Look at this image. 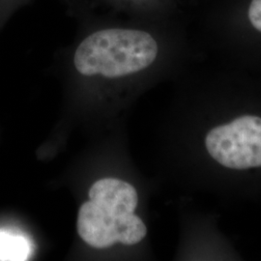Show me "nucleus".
<instances>
[{
	"label": "nucleus",
	"mask_w": 261,
	"mask_h": 261,
	"mask_svg": "<svg viewBox=\"0 0 261 261\" xmlns=\"http://www.w3.org/2000/svg\"><path fill=\"white\" fill-rule=\"evenodd\" d=\"M209 155L224 168L245 170L261 167V117L243 115L206 135Z\"/></svg>",
	"instance_id": "obj_1"
},
{
	"label": "nucleus",
	"mask_w": 261,
	"mask_h": 261,
	"mask_svg": "<svg viewBox=\"0 0 261 261\" xmlns=\"http://www.w3.org/2000/svg\"><path fill=\"white\" fill-rule=\"evenodd\" d=\"M76 225L81 238L96 249L110 248L116 243L136 245L147 233L146 225L135 212L115 214L91 200L81 206Z\"/></svg>",
	"instance_id": "obj_2"
},
{
	"label": "nucleus",
	"mask_w": 261,
	"mask_h": 261,
	"mask_svg": "<svg viewBox=\"0 0 261 261\" xmlns=\"http://www.w3.org/2000/svg\"><path fill=\"white\" fill-rule=\"evenodd\" d=\"M68 13L92 12L141 19L183 18L191 0H63Z\"/></svg>",
	"instance_id": "obj_3"
},
{
	"label": "nucleus",
	"mask_w": 261,
	"mask_h": 261,
	"mask_svg": "<svg viewBox=\"0 0 261 261\" xmlns=\"http://www.w3.org/2000/svg\"><path fill=\"white\" fill-rule=\"evenodd\" d=\"M89 199L115 214L134 213L139 202L136 188L115 178H106L95 182L89 190Z\"/></svg>",
	"instance_id": "obj_4"
},
{
	"label": "nucleus",
	"mask_w": 261,
	"mask_h": 261,
	"mask_svg": "<svg viewBox=\"0 0 261 261\" xmlns=\"http://www.w3.org/2000/svg\"><path fill=\"white\" fill-rule=\"evenodd\" d=\"M28 244L19 237L0 233V259L23 260L28 256Z\"/></svg>",
	"instance_id": "obj_5"
},
{
	"label": "nucleus",
	"mask_w": 261,
	"mask_h": 261,
	"mask_svg": "<svg viewBox=\"0 0 261 261\" xmlns=\"http://www.w3.org/2000/svg\"><path fill=\"white\" fill-rule=\"evenodd\" d=\"M33 0H0V31L7 25L13 16Z\"/></svg>",
	"instance_id": "obj_6"
},
{
	"label": "nucleus",
	"mask_w": 261,
	"mask_h": 261,
	"mask_svg": "<svg viewBox=\"0 0 261 261\" xmlns=\"http://www.w3.org/2000/svg\"><path fill=\"white\" fill-rule=\"evenodd\" d=\"M204 0H191L192 3V7H196L198 4H200L201 2H203Z\"/></svg>",
	"instance_id": "obj_7"
}]
</instances>
